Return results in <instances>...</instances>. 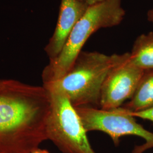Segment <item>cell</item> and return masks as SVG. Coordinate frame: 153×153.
Here are the masks:
<instances>
[{
  "label": "cell",
  "instance_id": "obj_1",
  "mask_svg": "<svg viewBox=\"0 0 153 153\" xmlns=\"http://www.w3.org/2000/svg\"><path fill=\"white\" fill-rule=\"evenodd\" d=\"M49 91L43 86L0 79V153H28L47 140Z\"/></svg>",
  "mask_w": 153,
  "mask_h": 153
},
{
  "label": "cell",
  "instance_id": "obj_2",
  "mask_svg": "<svg viewBox=\"0 0 153 153\" xmlns=\"http://www.w3.org/2000/svg\"><path fill=\"white\" fill-rule=\"evenodd\" d=\"M129 57V53L107 55L98 52L82 51L64 76L43 86L61 90L74 108H100V91L105 78Z\"/></svg>",
  "mask_w": 153,
  "mask_h": 153
},
{
  "label": "cell",
  "instance_id": "obj_3",
  "mask_svg": "<svg viewBox=\"0 0 153 153\" xmlns=\"http://www.w3.org/2000/svg\"><path fill=\"white\" fill-rule=\"evenodd\" d=\"M125 15L121 0H104L89 6L73 29L59 55L50 60L44 68L43 84L55 82L64 76L71 69L90 36L99 29L119 25Z\"/></svg>",
  "mask_w": 153,
  "mask_h": 153
},
{
  "label": "cell",
  "instance_id": "obj_4",
  "mask_svg": "<svg viewBox=\"0 0 153 153\" xmlns=\"http://www.w3.org/2000/svg\"><path fill=\"white\" fill-rule=\"evenodd\" d=\"M43 86L48 90L51 101L48 140L62 153H97L90 143L79 115L65 94L57 88Z\"/></svg>",
  "mask_w": 153,
  "mask_h": 153
},
{
  "label": "cell",
  "instance_id": "obj_5",
  "mask_svg": "<svg viewBox=\"0 0 153 153\" xmlns=\"http://www.w3.org/2000/svg\"><path fill=\"white\" fill-rule=\"evenodd\" d=\"M87 132L103 131L109 135L115 145L123 136L133 135L142 138L145 143L136 147L133 153H143L153 148V133L138 124L134 117L122 107L104 110L93 107L75 108Z\"/></svg>",
  "mask_w": 153,
  "mask_h": 153
},
{
  "label": "cell",
  "instance_id": "obj_6",
  "mask_svg": "<svg viewBox=\"0 0 153 153\" xmlns=\"http://www.w3.org/2000/svg\"><path fill=\"white\" fill-rule=\"evenodd\" d=\"M129 58L115 67L105 78L100 91V109L121 107L135 93L145 71L131 64Z\"/></svg>",
  "mask_w": 153,
  "mask_h": 153
},
{
  "label": "cell",
  "instance_id": "obj_7",
  "mask_svg": "<svg viewBox=\"0 0 153 153\" xmlns=\"http://www.w3.org/2000/svg\"><path fill=\"white\" fill-rule=\"evenodd\" d=\"M89 6L79 0H61L55 31L44 49L49 60L59 55L73 29Z\"/></svg>",
  "mask_w": 153,
  "mask_h": 153
},
{
  "label": "cell",
  "instance_id": "obj_8",
  "mask_svg": "<svg viewBox=\"0 0 153 153\" xmlns=\"http://www.w3.org/2000/svg\"><path fill=\"white\" fill-rule=\"evenodd\" d=\"M129 61L144 71L153 70V33L137 37L129 53Z\"/></svg>",
  "mask_w": 153,
  "mask_h": 153
},
{
  "label": "cell",
  "instance_id": "obj_9",
  "mask_svg": "<svg viewBox=\"0 0 153 153\" xmlns=\"http://www.w3.org/2000/svg\"><path fill=\"white\" fill-rule=\"evenodd\" d=\"M153 107V70L145 71L130 100L121 106L129 111L136 112Z\"/></svg>",
  "mask_w": 153,
  "mask_h": 153
},
{
  "label": "cell",
  "instance_id": "obj_10",
  "mask_svg": "<svg viewBox=\"0 0 153 153\" xmlns=\"http://www.w3.org/2000/svg\"><path fill=\"white\" fill-rule=\"evenodd\" d=\"M128 112L131 116L134 117H138L142 119L152 121L153 122V107L140 111L131 112L128 111Z\"/></svg>",
  "mask_w": 153,
  "mask_h": 153
},
{
  "label": "cell",
  "instance_id": "obj_11",
  "mask_svg": "<svg viewBox=\"0 0 153 153\" xmlns=\"http://www.w3.org/2000/svg\"><path fill=\"white\" fill-rule=\"evenodd\" d=\"M83 3L86 4L88 6H92L99 3L104 0H79Z\"/></svg>",
  "mask_w": 153,
  "mask_h": 153
},
{
  "label": "cell",
  "instance_id": "obj_12",
  "mask_svg": "<svg viewBox=\"0 0 153 153\" xmlns=\"http://www.w3.org/2000/svg\"><path fill=\"white\" fill-rule=\"evenodd\" d=\"M148 21L153 25V6L148 12L147 14Z\"/></svg>",
  "mask_w": 153,
  "mask_h": 153
},
{
  "label": "cell",
  "instance_id": "obj_13",
  "mask_svg": "<svg viewBox=\"0 0 153 153\" xmlns=\"http://www.w3.org/2000/svg\"><path fill=\"white\" fill-rule=\"evenodd\" d=\"M28 153H49V152L47 150L38 148V149H35V150H33L32 152Z\"/></svg>",
  "mask_w": 153,
  "mask_h": 153
}]
</instances>
